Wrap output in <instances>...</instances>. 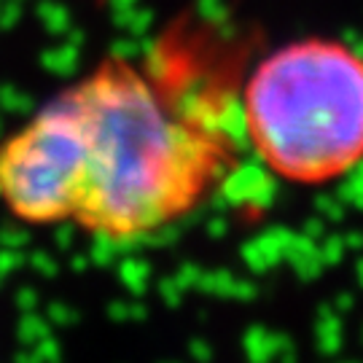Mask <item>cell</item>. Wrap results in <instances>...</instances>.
Masks as SVG:
<instances>
[{
  "mask_svg": "<svg viewBox=\"0 0 363 363\" xmlns=\"http://www.w3.org/2000/svg\"><path fill=\"white\" fill-rule=\"evenodd\" d=\"M250 151L280 181L320 186L363 162V54L339 38L288 40L242 81Z\"/></svg>",
  "mask_w": 363,
  "mask_h": 363,
  "instance_id": "obj_2",
  "label": "cell"
},
{
  "mask_svg": "<svg viewBox=\"0 0 363 363\" xmlns=\"http://www.w3.org/2000/svg\"><path fill=\"white\" fill-rule=\"evenodd\" d=\"M57 97L76 167L70 226L100 242L130 245L175 226L234 167L232 94L181 25L140 60L105 54Z\"/></svg>",
  "mask_w": 363,
  "mask_h": 363,
  "instance_id": "obj_1",
  "label": "cell"
},
{
  "mask_svg": "<svg viewBox=\"0 0 363 363\" xmlns=\"http://www.w3.org/2000/svg\"><path fill=\"white\" fill-rule=\"evenodd\" d=\"M89 3H103V0H89Z\"/></svg>",
  "mask_w": 363,
  "mask_h": 363,
  "instance_id": "obj_3",
  "label": "cell"
}]
</instances>
